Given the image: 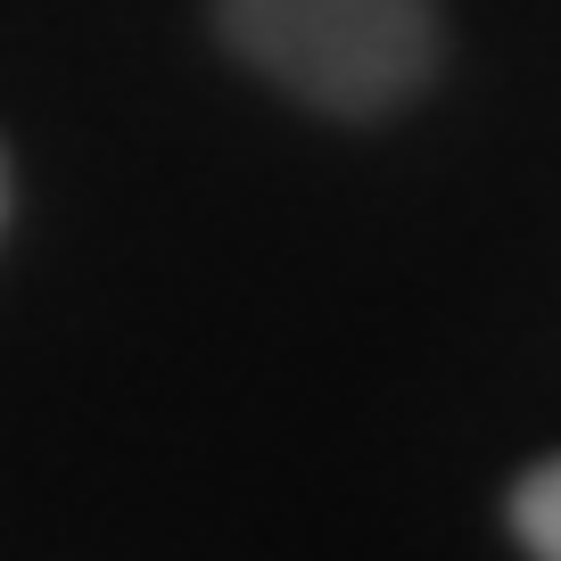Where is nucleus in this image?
Wrapping results in <instances>:
<instances>
[{"instance_id": "f257e3e1", "label": "nucleus", "mask_w": 561, "mask_h": 561, "mask_svg": "<svg viewBox=\"0 0 561 561\" xmlns=\"http://www.w3.org/2000/svg\"><path fill=\"white\" fill-rule=\"evenodd\" d=\"M224 42L322 116H397L438 75V9L430 0H215Z\"/></svg>"}, {"instance_id": "f03ea898", "label": "nucleus", "mask_w": 561, "mask_h": 561, "mask_svg": "<svg viewBox=\"0 0 561 561\" xmlns=\"http://www.w3.org/2000/svg\"><path fill=\"white\" fill-rule=\"evenodd\" d=\"M512 537H520L528 553L561 561V455L537 462V471L512 488Z\"/></svg>"}]
</instances>
